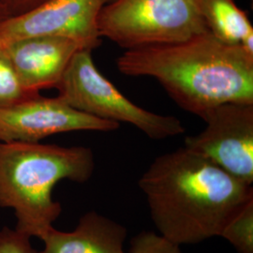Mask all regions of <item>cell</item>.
<instances>
[{"instance_id": "obj_13", "label": "cell", "mask_w": 253, "mask_h": 253, "mask_svg": "<svg viewBox=\"0 0 253 253\" xmlns=\"http://www.w3.org/2000/svg\"><path fill=\"white\" fill-rule=\"evenodd\" d=\"M31 96L35 95L28 94L23 88L9 59L0 49V107L9 106Z\"/></svg>"}, {"instance_id": "obj_2", "label": "cell", "mask_w": 253, "mask_h": 253, "mask_svg": "<svg viewBox=\"0 0 253 253\" xmlns=\"http://www.w3.org/2000/svg\"><path fill=\"white\" fill-rule=\"evenodd\" d=\"M117 66L126 76L153 78L179 107L202 119L223 103H253V54L210 32L125 50Z\"/></svg>"}, {"instance_id": "obj_7", "label": "cell", "mask_w": 253, "mask_h": 253, "mask_svg": "<svg viewBox=\"0 0 253 253\" xmlns=\"http://www.w3.org/2000/svg\"><path fill=\"white\" fill-rule=\"evenodd\" d=\"M113 0H47L35 9L0 24V42L32 37L72 40L84 49L100 47V10Z\"/></svg>"}, {"instance_id": "obj_5", "label": "cell", "mask_w": 253, "mask_h": 253, "mask_svg": "<svg viewBox=\"0 0 253 253\" xmlns=\"http://www.w3.org/2000/svg\"><path fill=\"white\" fill-rule=\"evenodd\" d=\"M98 28L101 39L124 51L209 32L196 0H113L100 10Z\"/></svg>"}, {"instance_id": "obj_1", "label": "cell", "mask_w": 253, "mask_h": 253, "mask_svg": "<svg viewBox=\"0 0 253 253\" xmlns=\"http://www.w3.org/2000/svg\"><path fill=\"white\" fill-rule=\"evenodd\" d=\"M138 185L158 234L180 246L219 236L227 222L253 200V185L184 145L158 156Z\"/></svg>"}, {"instance_id": "obj_6", "label": "cell", "mask_w": 253, "mask_h": 253, "mask_svg": "<svg viewBox=\"0 0 253 253\" xmlns=\"http://www.w3.org/2000/svg\"><path fill=\"white\" fill-rule=\"evenodd\" d=\"M206 128L184 146L249 185L253 184V103L228 102L210 110Z\"/></svg>"}, {"instance_id": "obj_14", "label": "cell", "mask_w": 253, "mask_h": 253, "mask_svg": "<svg viewBox=\"0 0 253 253\" xmlns=\"http://www.w3.org/2000/svg\"><path fill=\"white\" fill-rule=\"evenodd\" d=\"M127 253H183L176 244L153 231H142L130 240Z\"/></svg>"}, {"instance_id": "obj_8", "label": "cell", "mask_w": 253, "mask_h": 253, "mask_svg": "<svg viewBox=\"0 0 253 253\" xmlns=\"http://www.w3.org/2000/svg\"><path fill=\"white\" fill-rule=\"evenodd\" d=\"M120 124L79 112L57 96L40 94L0 107V142L39 143L49 136L73 131L110 132Z\"/></svg>"}, {"instance_id": "obj_4", "label": "cell", "mask_w": 253, "mask_h": 253, "mask_svg": "<svg viewBox=\"0 0 253 253\" xmlns=\"http://www.w3.org/2000/svg\"><path fill=\"white\" fill-rule=\"evenodd\" d=\"M55 89L57 97L73 109L115 123L135 126L152 140L183 134L180 120L142 108L126 98L97 69L92 51L83 49L73 55Z\"/></svg>"}, {"instance_id": "obj_16", "label": "cell", "mask_w": 253, "mask_h": 253, "mask_svg": "<svg viewBox=\"0 0 253 253\" xmlns=\"http://www.w3.org/2000/svg\"><path fill=\"white\" fill-rule=\"evenodd\" d=\"M46 1L47 0H8L13 16L23 14L31 9H35Z\"/></svg>"}, {"instance_id": "obj_3", "label": "cell", "mask_w": 253, "mask_h": 253, "mask_svg": "<svg viewBox=\"0 0 253 253\" xmlns=\"http://www.w3.org/2000/svg\"><path fill=\"white\" fill-rule=\"evenodd\" d=\"M94 170L86 146L0 142V208L13 211L19 232L42 239L62 213L53 198L57 183H84Z\"/></svg>"}, {"instance_id": "obj_12", "label": "cell", "mask_w": 253, "mask_h": 253, "mask_svg": "<svg viewBox=\"0 0 253 253\" xmlns=\"http://www.w3.org/2000/svg\"><path fill=\"white\" fill-rule=\"evenodd\" d=\"M219 237L232 245L237 253H253V200L227 222Z\"/></svg>"}, {"instance_id": "obj_11", "label": "cell", "mask_w": 253, "mask_h": 253, "mask_svg": "<svg viewBox=\"0 0 253 253\" xmlns=\"http://www.w3.org/2000/svg\"><path fill=\"white\" fill-rule=\"evenodd\" d=\"M208 31L230 44H240L253 54V27L234 0H196Z\"/></svg>"}, {"instance_id": "obj_10", "label": "cell", "mask_w": 253, "mask_h": 253, "mask_svg": "<svg viewBox=\"0 0 253 253\" xmlns=\"http://www.w3.org/2000/svg\"><path fill=\"white\" fill-rule=\"evenodd\" d=\"M126 227L96 211L84 214L70 232L52 227L41 239L39 253H127Z\"/></svg>"}, {"instance_id": "obj_15", "label": "cell", "mask_w": 253, "mask_h": 253, "mask_svg": "<svg viewBox=\"0 0 253 253\" xmlns=\"http://www.w3.org/2000/svg\"><path fill=\"white\" fill-rule=\"evenodd\" d=\"M30 239L16 229L4 227L0 230V253H39Z\"/></svg>"}, {"instance_id": "obj_17", "label": "cell", "mask_w": 253, "mask_h": 253, "mask_svg": "<svg viewBox=\"0 0 253 253\" xmlns=\"http://www.w3.org/2000/svg\"><path fill=\"white\" fill-rule=\"evenodd\" d=\"M12 11L9 7L8 0H0V24L7 20V19L12 17Z\"/></svg>"}, {"instance_id": "obj_9", "label": "cell", "mask_w": 253, "mask_h": 253, "mask_svg": "<svg viewBox=\"0 0 253 253\" xmlns=\"http://www.w3.org/2000/svg\"><path fill=\"white\" fill-rule=\"evenodd\" d=\"M0 49L23 88L30 95H37L42 90L55 88L73 55L84 48L64 38L32 37L0 42Z\"/></svg>"}]
</instances>
